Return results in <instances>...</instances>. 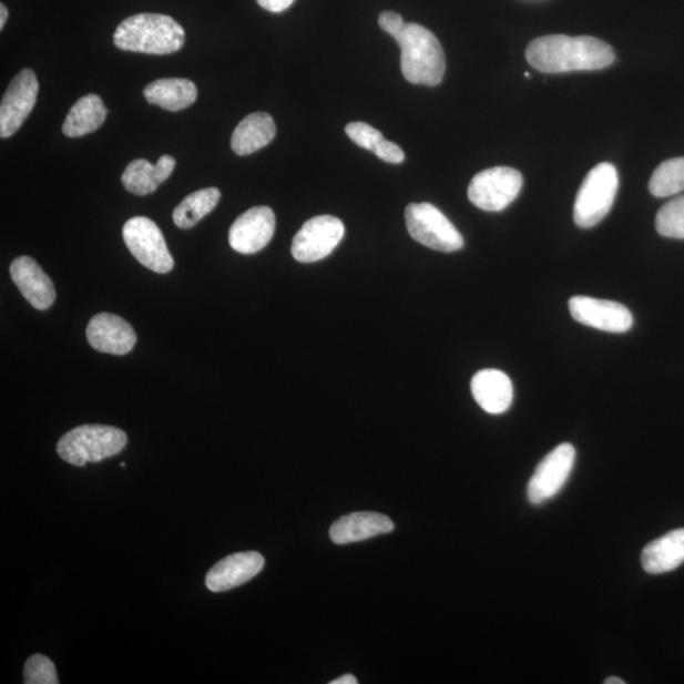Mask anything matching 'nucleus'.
<instances>
[{
    "label": "nucleus",
    "instance_id": "obj_23",
    "mask_svg": "<svg viewBox=\"0 0 684 684\" xmlns=\"http://www.w3.org/2000/svg\"><path fill=\"white\" fill-rule=\"evenodd\" d=\"M106 118V109L102 98L88 94L73 105L62 126L64 135L71 139L82 137L100 129Z\"/></svg>",
    "mask_w": 684,
    "mask_h": 684
},
{
    "label": "nucleus",
    "instance_id": "obj_13",
    "mask_svg": "<svg viewBox=\"0 0 684 684\" xmlns=\"http://www.w3.org/2000/svg\"><path fill=\"white\" fill-rule=\"evenodd\" d=\"M275 231V215L272 208L254 207L239 216L228 233L231 247L239 254H255L270 243Z\"/></svg>",
    "mask_w": 684,
    "mask_h": 684
},
{
    "label": "nucleus",
    "instance_id": "obj_10",
    "mask_svg": "<svg viewBox=\"0 0 684 684\" xmlns=\"http://www.w3.org/2000/svg\"><path fill=\"white\" fill-rule=\"evenodd\" d=\"M575 463V449L572 443H561L540 461L528 487L529 501L541 504L553 499L570 478Z\"/></svg>",
    "mask_w": 684,
    "mask_h": 684
},
{
    "label": "nucleus",
    "instance_id": "obj_18",
    "mask_svg": "<svg viewBox=\"0 0 684 684\" xmlns=\"http://www.w3.org/2000/svg\"><path fill=\"white\" fill-rule=\"evenodd\" d=\"M476 402L491 415L509 410L513 401V386L506 372L497 369L478 371L470 384Z\"/></svg>",
    "mask_w": 684,
    "mask_h": 684
},
{
    "label": "nucleus",
    "instance_id": "obj_16",
    "mask_svg": "<svg viewBox=\"0 0 684 684\" xmlns=\"http://www.w3.org/2000/svg\"><path fill=\"white\" fill-rule=\"evenodd\" d=\"M11 277L23 297L35 309L47 310L55 302L57 292L52 280L32 257H17L11 264Z\"/></svg>",
    "mask_w": 684,
    "mask_h": 684
},
{
    "label": "nucleus",
    "instance_id": "obj_33",
    "mask_svg": "<svg viewBox=\"0 0 684 684\" xmlns=\"http://www.w3.org/2000/svg\"><path fill=\"white\" fill-rule=\"evenodd\" d=\"M8 20V9L4 4H0V30L4 29L6 22Z\"/></svg>",
    "mask_w": 684,
    "mask_h": 684
},
{
    "label": "nucleus",
    "instance_id": "obj_17",
    "mask_svg": "<svg viewBox=\"0 0 684 684\" xmlns=\"http://www.w3.org/2000/svg\"><path fill=\"white\" fill-rule=\"evenodd\" d=\"M395 523L386 514L354 512L336 520L330 528V538L337 545L358 543L378 535L389 534Z\"/></svg>",
    "mask_w": 684,
    "mask_h": 684
},
{
    "label": "nucleus",
    "instance_id": "obj_25",
    "mask_svg": "<svg viewBox=\"0 0 684 684\" xmlns=\"http://www.w3.org/2000/svg\"><path fill=\"white\" fill-rule=\"evenodd\" d=\"M654 197L665 198L684 191V157L667 160L659 167L650 182Z\"/></svg>",
    "mask_w": 684,
    "mask_h": 684
},
{
    "label": "nucleus",
    "instance_id": "obj_24",
    "mask_svg": "<svg viewBox=\"0 0 684 684\" xmlns=\"http://www.w3.org/2000/svg\"><path fill=\"white\" fill-rule=\"evenodd\" d=\"M221 192L217 188H206L194 192L185 197L174 210V224L182 229H190L217 207Z\"/></svg>",
    "mask_w": 684,
    "mask_h": 684
},
{
    "label": "nucleus",
    "instance_id": "obj_27",
    "mask_svg": "<svg viewBox=\"0 0 684 684\" xmlns=\"http://www.w3.org/2000/svg\"><path fill=\"white\" fill-rule=\"evenodd\" d=\"M25 684H59L55 664L48 656L34 654L24 664Z\"/></svg>",
    "mask_w": 684,
    "mask_h": 684
},
{
    "label": "nucleus",
    "instance_id": "obj_7",
    "mask_svg": "<svg viewBox=\"0 0 684 684\" xmlns=\"http://www.w3.org/2000/svg\"><path fill=\"white\" fill-rule=\"evenodd\" d=\"M523 177L517 169L497 166L478 173L469 184L468 198L479 210L500 212L518 198Z\"/></svg>",
    "mask_w": 684,
    "mask_h": 684
},
{
    "label": "nucleus",
    "instance_id": "obj_20",
    "mask_svg": "<svg viewBox=\"0 0 684 684\" xmlns=\"http://www.w3.org/2000/svg\"><path fill=\"white\" fill-rule=\"evenodd\" d=\"M684 563V529L668 532L647 544L642 553L644 571L663 574L677 570Z\"/></svg>",
    "mask_w": 684,
    "mask_h": 684
},
{
    "label": "nucleus",
    "instance_id": "obj_8",
    "mask_svg": "<svg viewBox=\"0 0 684 684\" xmlns=\"http://www.w3.org/2000/svg\"><path fill=\"white\" fill-rule=\"evenodd\" d=\"M123 239L137 262L147 269L165 274L174 268L162 229L146 217H133L123 226Z\"/></svg>",
    "mask_w": 684,
    "mask_h": 684
},
{
    "label": "nucleus",
    "instance_id": "obj_29",
    "mask_svg": "<svg viewBox=\"0 0 684 684\" xmlns=\"http://www.w3.org/2000/svg\"><path fill=\"white\" fill-rule=\"evenodd\" d=\"M372 153L386 163L401 164L405 162L402 149L395 144V142L387 141L386 139L378 142Z\"/></svg>",
    "mask_w": 684,
    "mask_h": 684
},
{
    "label": "nucleus",
    "instance_id": "obj_11",
    "mask_svg": "<svg viewBox=\"0 0 684 684\" xmlns=\"http://www.w3.org/2000/svg\"><path fill=\"white\" fill-rule=\"evenodd\" d=\"M39 82L31 69H23L9 84L0 105V137L8 139L22 127L38 102Z\"/></svg>",
    "mask_w": 684,
    "mask_h": 684
},
{
    "label": "nucleus",
    "instance_id": "obj_5",
    "mask_svg": "<svg viewBox=\"0 0 684 684\" xmlns=\"http://www.w3.org/2000/svg\"><path fill=\"white\" fill-rule=\"evenodd\" d=\"M619 190L616 167L610 163L594 166L585 176L574 203V222L591 228L609 215Z\"/></svg>",
    "mask_w": 684,
    "mask_h": 684
},
{
    "label": "nucleus",
    "instance_id": "obj_1",
    "mask_svg": "<svg viewBox=\"0 0 684 684\" xmlns=\"http://www.w3.org/2000/svg\"><path fill=\"white\" fill-rule=\"evenodd\" d=\"M527 59L541 73L558 74L605 69L614 64L616 55L609 43L590 35L570 38L565 34H550L529 44Z\"/></svg>",
    "mask_w": 684,
    "mask_h": 684
},
{
    "label": "nucleus",
    "instance_id": "obj_3",
    "mask_svg": "<svg viewBox=\"0 0 684 684\" xmlns=\"http://www.w3.org/2000/svg\"><path fill=\"white\" fill-rule=\"evenodd\" d=\"M394 39L401 48V70L408 82L428 86L442 82L447 61L437 35L423 25L405 23Z\"/></svg>",
    "mask_w": 684,
    "mask_h": 684
},
{
    "label": "nucleus",
    "instance_id": "obj_32",
    "mask_svg": "<svg viewBox=\"0 0 684 684\" xmlns=\"http://www.w3.org/2000/svg\"><path fill=\"white\" fill-rule=\"evenodd\" d=\"M357 683H358V680L355 678L353 674H345V676H341L340 678H337L330 682V684H357Z\"/></svg>",
    "mask_w": 684,
    "mask_h": 684
},
{
    "label": "nucleus",
    "instance_id": "obj_2",
    "mask_svg": "<svg viewBox=\"0 0 684 684\" xmlns=\"http://www.w3.org/2000/svg\"><path fill=\"white\" fill-rule=\"evenodd\" d=\"M185 41L183 27L172 17L154 13L135 14L115 30L114 44L121 50L169 55L180 51Z\"/></svg>",
    "mask_w": 684,
    "mask_h": 684
},
{
    "label": "nucleus",
    "instance_id": "obj_28",
    "mask_svg": "<svg viewBox=\"0 0 684 684\" xmlns=\"http://www.w3.org/2000/svg\"><path fill=\"white\" fill-rule=\"evenodd\" d=\"M346 135L358 146L366 150H375L378 142L384 140L381 132L366 122H351L345 127Z\"/></svg>",
    "mask_w": 684,
    "mask_h": 684
},
{
    "label": "nucleus",
    "instance_id": "obj_12",
    "mask_svg": "<svg viewBox=\"0 0 684 684\" xmlns=\"http://www.w3.org/2000/svg\"><path fill=\"white\" fill-rule=\"evenodd\" d=\"M570 310L576 323L605 333L624 334L634 324L632 313L617 302L576 296L570 300Z\"/></svg>",
    "mask_w": 684,
    "mask_h": 684
},
{
    "label": "nucleus",
    "instance_id": "obj_19",
    "mask_svg": "<svg viewBox=\"0 0 684 684\" xmlns=\"http://www.w3.org/2000/svg\"><path fill=\"white\" fill-rule=\"evenodd\" d=\"M175 165V159L171 155H163L155 165L145 159L133 160L122 175V183L129 192L144 197L154 193L160 184L167 181Z\"/></svg>",
    "mask_w": 684,
    "mask_h": 684
},
{
    "label": "nucleus",
    "instance_id": "obj_15",
    "mask_svg": "<svg viewBox=\"0 0 684 684\" xmlns=\"http://www.w3.org/2000/svg\"><path fill=\"white\" fill-rule=\"evenodd\" d=\"M264 557L257 552L228 555L207 573L206 585L212 592H226L252 581L263 571Z\"/></svg>",
    "mask_w": 684,
    "mask_h": 684
},
{
    "label": "nucleus",
    "instance_id": "obj_22",
    "mask_svg": "<svg viewBox=\"0 0 684 684\" xmlns=\"http://www.w3.org/2000/svg\"><path fill=\"white\" fill-rule=\"evenodd\" d=\"M144 95L150 104L163 110L177 112L188 109L198 98V89L190 79H159L145 88Z\"/></svg>",
    "mask_w": 684,
    "mask_h": 684
},
{
    "label": "nucleus",
    "instance_id": "obj_21",
    "mask_svg": "<svg viewBox=\"0 0 684 684\" xmlns=\"http://www.w3.org/2000/svg\"><path fill=\"white\" fill-rule=\"evenodd\" d=\"M277 135V126L270 114L257 112L248 114L237 124L231 137V147L239 156L251 155L269 145Z\"/></svg>",
    "mask_w": 684,
    "mask_h": 684
},
{
    "label": "nucleus",
    "instance_id": "obj_34",
    "mask_svg": "<svg viewBox=\"0 0 684 684\" xmlns=\"http://www.w3.org/2000/svg\"><path fill=\"white\" fill-rule=\"evenodd\" d=\"M605 684H625V681L617 677H610L605 681Z\"/></svg>",
    "mask_w": 684,
    "mask_h": 684
},
{
    "label": "nucleus",
    "instance_id": "obj_14",
    "mask_svg": "<svg viewBox=\"0 0 684 684\" xmlns=\"http://www.w3.org/2000/svg\"><path fill=\"white\" fill-rule=\"evenodd\" d=\"M86 337L94 350L112 355H126L137 343L133 327L112 314L94 316L86 327Z\"/></svg>",
    "mask_w": 684,
    "mask_h": 684
},
{
    "label": "nucleus",
    "instance_id": "obj_30",
    "mask_svg": "<svg viewBox=\"0 0 684 684\" xmlns=\"http://www.w3.org/2000/svg\"><path fill=\"white\" fill-rule=\"evenodd\" d=\"M378 23L380 29L392 35V38L401 32L405 25L404 18L392 11L380 13Z\"/></svg>",
    "mask_w": 684,
    "mask_h": 684
},
{
    "label": "nucleus",
    "instance_id": "obj_4",
    "mask_svg": "<svg viewBox=\"0 0 684 684\" xmlns=\"http://www.w3.org/2000/svg\"><path fill=\"white\" fill-rule=\"evenodd\" d=\"M127 435L113 426L83 425L58 442V455L67 463L84 467L120 455L127 446Z\"/></svg>",
    "mask_w": 684,
    "mask_h": 684
},
{
    "label": "nucleus",
    "instance_id": "obj_6",
    "mask_svg": "<svg viewBox=\"0 0 684 684\" xmlns=\"http://www.w3.org/2000/svg\"><path fill=\"white\" fill-rule=\"evenodd\" d=\"M408 234L417 243L432 251L455 253L464 246V238L443 213L431 203L408 204L406 212Z\"/></svg>",
    "mask_w": 684,
    "mask_h": 684
},
{
    "label": "nucleus",
    "instance_id": "obj_31",
    "mask_svg": "<svg viewBox=\"0 0 684 684\" xmlns=\"http://www.w3.org/2000/svg\"><path fill=\"white\" fill-rule=\"evenodd\" d=\"M256 2L266 11L280 13L286 11L296 0H256Z\"/></svg>",
    "mask_w": 684,
    "mask_h": 684
},
{
    "label": "nucleus",
    "instance_id": "obj_26",
    "mask_svg": "<svg viewBox=\"0 0 684 684\" xmlns=\"http://www.w3.org/2000/svg\"><path fill=\"white\" fill-rule=\"evenodd\" d=\"M655 226L664 237L684 239V195L664 204L656 215Z\"/></svg>",
    "mask_w": 684,
    "mask_h": 684
},
{
    "label": "nucleus",
    "instance_id": "obj_9",
    "mask_svg": "<svg viewBox=\"0 0 684 684\" xmlns=\"http://www.w3.org/2000/svg\"><path fill=\"white\" fill-rule=\"evenodd\" d=\"M345 235L343 221L317 216L306 222L292 244V255L299 263H316L330 255Z\"/></svg>",
    "mask_w": 684,
    "mask_h": 684
}]
</instances>
